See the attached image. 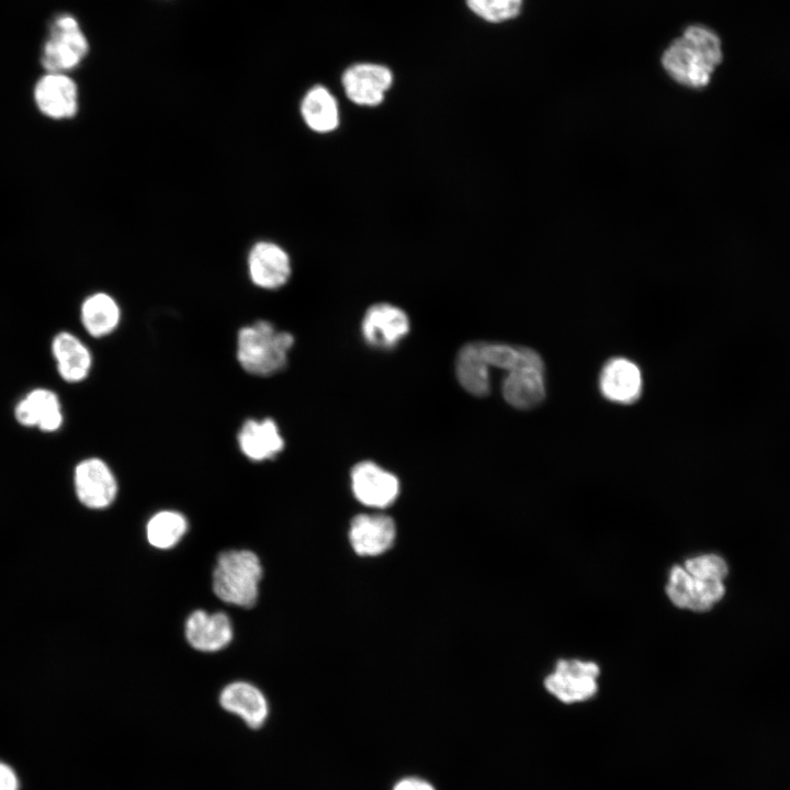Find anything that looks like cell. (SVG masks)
I'll return each instance as SVG.
<instances>
[{
    "instance_id": "16",
    "label": "cell",
    "mask_w": 790,
    "mask_h": 790,
    "mask_svg": "<svg viewBox=\"0 0 790 790\" xmlns=\"http://www.w3.org/2000/svg\"><path fill=\"white\" fill-rule=\"evenodd\" d=\"M237 442L241 453L253 462L272 460L284 449V439L271 418L245 420Z\"/></svg>"
},
{
    "instance_id": "8",
    "label": "cell",
    "mask_w": 790,
    "mask_h": 790,
    "mask_svg": "<svg viewBox=\"0 0 790 790\" xmlns=\"http://www.w3.org/2000/svg\"><path fill=\"white\" fill-rule=\"evenodd\" d=\"M598 674L595 663L561 659L555 672L545 678L544 686L564 703L582 702L596 693Z\"/></svg>"
},
{
    "instance_id": "3",
    "label": "cell",
    "mask_w": 790,
    "mask_h": 790,
    "mask_svg": "<svg viewBox=\"0 0 790 790\" xmlns=\"http://www.w3.org/2000/svg\"><path fill=\"white\" fill-rule=\"evenodd\" d=\"M262 566L248 550H230L218 555L213 571V590L222 601L241 608L255 606Z\"/></svg>"
},
{
    "instance_id": "28",
    "label": "cell",
    "mask_w": 790,
    "mask_h": 790,
    "mask_svg": "<svg viewBox=\"0 0 790 790\" xmlns=\"http://www.w3.org/2000/svg\"><path fill=\"white\" fill-rule=\"evenodd\" d=\"M393 790H435L433 787L419 778H406L398 781Z\"/></svg>"
},
{
    "instance_id": "26",
    "label": "cell",
    "mask_w": 790,
    "mask_h": 790,
    "mask_svg": "<svg viewBox=\"0 0 790 790\" xmlns=\"http://www.w3.org/2000/svg\"><path fill=\"white\" fill-rule=\"evenodd\" d=\"M685 569L701 579L722 580L727 574L725 561L715 554L689 558L685 562Z\"/></svg>"
},
{
    "instance_id": "18",
    "label": "cell",
    "mask_w": 790,
    "mask_h": 790,
    "mask_svg": "<svg viewBox=\"0 0 790 790\" xmlns=\"http://www.w3.org/2000/svg\"><path fill=\"white\" fill-rule=\"evenodd\" d=\"M601 394L610 402L632 404L642 393V374L639 366L625 358L609 360L599 377Z\"/></svg>"
},
{
    "instance_id": "14",
    "label": "cell",
    "mask_w": 790,
    "mask_h": 790,
    "mask_svg": "<svg viewBox=\"0 0 790 790\" xmlns=\"http://www.w3.org/2000/svg\"><path fill=\"white\" fill-rule=\"evenodd\" d=\"M348 538L352 550L358 555L377 556L393 546L396 539V524L386 515L361 514L351 520Z\"/></svg>"
},
{
    "instance_id": "22",
    "label": "cell",
    "mask_w": 790,
    "mask_h": 790,
    "mask_svg": "<svg viewBox=\"0 0 790 790\" xmlns=\"http://www.w3.org/2000/svg\"><path fill=\"white\" fill-rule=\"evenodd\" d=\"M300 112L304 123L316 133H329L339 125V108L328 88L316 84L304 94Z\"/></svg>"
},
{
    "instance_id": "6",
    "label": "cell",
    "mask_w": 790,
    "mask_h": 790,
    "mask_svg": "<svg viewBox=\"0 0 790 790\" xmlns=\"http://www.w3.org/2000/svg\"><path fill=\"white\" fill-rule=\"evenodd\" d=\"M74 487L79 501L90 509H104L115 499L117 482L105 461L91 456L74 470Z\"/></svg>"
},
{
    "instance_id": "2",
    "label": "cell",
    "mask_w": 790,
    "mask_h": 790,
    "mask_svg": "<svg viewBox=\"0 0 790 790\" xmlns=\"http://www.w3.org/2000/svg\"><path fill=\"white\" fill-rule=\"evenodd\" d=\"M294 345L292 334L278 330L267 320L241 327L237 334V360L247 373L271 376L286 366Z\"/></svg>"
},
{
    "instance_id": "12",
    "label": "cell",
    "mask_w": 790,
    "mask_h": 790,
    "mask_svg": "<svg viewBox=\"0 0 790 790\" xmlns=\"http://www.w3.org/2000/svg\"><path fill=\"white\" fill-rule=\"evenodd\" d=\"M666 592L679 608L707 611L723 597L724 586L722 580L697 578L676 565L670 571Z\"/></svg>"
},
{
    "instance_id": "9",
    "label": "cell",
    "mask_w": 790,
    "mask_h": 790,
    "mask_svg": "<svg viewBox=\"0 0 790 790\" xmlns=\"http://www.w3.org/2000/svg\"><path fill=\"white\" fill-rule=\"evenodd\" d=\"M505 400L519 409L539 405L545 397L544 364L534 350L521 364L507 371L503 381Z\"/></svg>"
},
{
    "instance_id": "17",
    "label": "cell",
    "mask_w": 790,
    "mask_h": 790,
    "mask_svg": "<svg viewBox=\"0 0 790 790\" xmlns=\"http://www.w3.org/2000/svg\"><path fill=\"white\" fill-rule=\"evenodd\" d=\"M221 707L237 715L251 730L261 729L269 715L264 695L253 685L236 681L227 685L219 695Z\"/></svg>"
},
{
    "instance_id": "11",
    "label": "cell",
    "mask_w": 790,
    "mask_h": 790,
    "mask_svg": "<svg viewBox=\"0 0 790 790\" xmlns=\"http://www.w3.org/2000/svg\"><path fill=\"white\" fill-rule=\"evenodd\" d=\"M247 268L250 281L263 290H276L289 281L292 272L289 253L278 244L261 240L248 252Z\"/></svg>"
},
{
    "instance_id": "15",
    "label": "cell",
    "mask_w": 790,
    "mask_h": 790,
    "mask_svg": "<svg viewBox=\"0 0 790 790\" xmlns=\"http://www.w3.org/2000/svg\"><path fill=\"white\" fill-rule=\"evenodd\" d=\"M361 330L369 345L391 349L408 334L409 319L402 308L388 303H379L368 308Z\"/></svg>"
},
{
    "instance_id": "13",
    "label": "cell",
    "mask_w": 790,
    "mask_h": 790,
    "mask_svg": "<svg viewBox=\"0 0 790 790\" xmlns=\"http://www.w3.org/2000/svg\"><path fill=\"white\" fill-rule=\"evenodd\" d=\"M15 421L25 428H37L42 432H55L64 422L61 402L58 395L46 387H36L26 393L14 406Z\"/></svg>"
},
{
    "instance_id": "1",
    "label": "cell",
    "mask_w": 790,
    "mask_h": 790,
    "mask_svg": "<svg viewBox=\"0 0 790 790\" xmlns=\"http://www.w3.org/2000/svg\"><path fill=\"white\" fill-rule=\"evenodd\" d=\"M722 61V45L715 32L704 25H690L662 55L667 75L681 86L703 88Z\"/></svg>"
},
{
    "instance_id": "10",
    "label": "cell",
    "mask_w": 790,
    "mask_h": 790,
    "mask_svg": "<svg viewBox=\"0 0 790 790\" xmlns=\"http://www.w3.org/2000/svg\"><path fill=\"white\" fill-rule=\"evenodd\" d=\"M350 476L354 497L368 507H388L399 494L398 478L374 462L356 464Z\"/></svg>"
},
{
    "instance_id": "23",
    "label": "cell",
    "mask_w": 790,
    "mask_h": 790,
    "mask_svg": "<svg viewBox=\"0 0 790 790\" xmlns=\"http://www.w3.org/2000/svg\"><path fill=\"white\" fill-rule=\"evenodd\" d=\"M456 377L461 386L472 395L486 396L490 391V373L479 342L463 346L455 361Z\"/></svg>"
},
{
    "instance_id": "7",
    "label": "cell",
    "mask_w": 790,
    "mask_h": 790,
    "mask_svg": "<svg viewBox=\"0 0 790 790\" xmlns=\"http://www.w3.org/2000/svg\"><path fill=\"white\" fill-rule=\"evenodd\" d=\"M394 81L392 70L382 64L356 63L345 69L341 84L347 98L357 105L381 104Z\"/></svg>"
},
{
    "instance_id": "24",
    "label": "cell",
    "mask_w": 790,
    "mask_h": 790,
    "mask_svg": "<svg viewBox=\"0 0 790 790\" xmlns=\"http://www.w3.org/2000/svg\"><path fill=\"white\" fill-rule=\"evenodd\" d=\"M188 528L185 517L174 510H161L155 514L146 527L148 542L161 550L174 546Z\"/></svg>"
},
{
    "instance_id": "4",
    "label": "cell",
    "mask_w": 790,
    "mask_h": 790,
    "mask_svg": "<svg viewBox=\"0 0 790 790\" xmlns=\"http://www.w3.org/2000/svg\"><path fill=\"white\" fill-rule=\"evenodd\" d=\"M89 53V41L79 21L69 13L56 16L43 45L41 64L47 72L76 69Z\"/></svg>"
},
{
    "instance_id": "19",
    "label": "cell",
    "mask_w": 790,
    "mask_h": 790,
    "mask_svg": "<svg viewBox=\"0 0 790 790\" xmlns=\"http://www.w3.org/2000/svg\"><path fill=\"white\" fill-rule=\"evenodd\" d=\"M56 370L63 381L77 384L84 381L92 368L89 348L72 332L59 331L50 343Z\"/></svg>"
},
{
    "instance_id": "25",
    "label": "cell",
    "mask_w": 790,
    "mask_h": 790,
    "mask_svg": "<svg viewBox=\"0 0 790 790\" xmlns=\"http://www.w3.org/2000/svg\"><path fill=\"white\" fill-rule=\"evenodd\" d=\"M469 10L488 23H504L519 15L522 0H465Z\"/></svg>"
},
{
    "instance_id": "20",
    "label": "cell",
    "mask_w": 790,
    "mask_h": 790,
    "mask_svg": "<svg viewBox=\"0 0 790 790\" xmlns=\"http://www.w3.org/2000/svg\"><path fill=\"white\" fill-rule=\"evenodd\" d=\"M189 644L201 652H216L226 647L233 639L229 618L224 612H192L185 621Z\"/></svg>"
},
{
    "instance_id": "21",
    "label": "cell",
    "mask_w": 790,
    "mask_h": 790,
    "mask_svg": "<svg viewBox=\"0 0 790 790\" xmlns=\"http://www.w3.org/2000/svg\"><path fill=\"white\" fill-rule=\"evenodd\" d=\"M80 321L93 338L111 335L121 321V308L116 300L105 292L88 295L80 306Z\"/></svg>"
},
{
    "instance_id": "5",
    "label": "cell",
    "mask_w": 790,
    "mask_h": 790,
    "mask_svg": "<svg viewBox=\"0 0 790 790\" xmlns=\"http://www.w3.org/2000/svg\"><path fill=\"white\" fill-rule=\"evenodd\" d=\"M35 106L44 116L66 121L77 115L79 89L75 80L64 72H45L33 89Z\"/></svg>"
},
{
    "instance_id": "27",
    "label": "cell",
    "mask_w": 790,
    "mask_h": 790,
    "mask_svg": "<svg viewBox=\"0 0 790 790\" xmlns=\"http://www.w3.org/2000/svg\"><path fill=\"white\" fill-rule=\"evenodd\" d=\"M0 790H19L14 770L4 763H0Z\"/></svg>"
}]
</instances>
